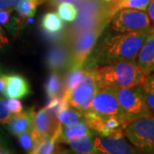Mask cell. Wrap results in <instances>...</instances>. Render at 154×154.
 Wrapping results in <instances>:
<instances>
[{"instance_id": "obj_26", "label": "cell", "mask_w": 154, "mask_h": 154, "mask_svg": "<svg viewBox=\"0 0 154 154\" xmlns=\"http://www.w3.org/2000/svg\"><path fill=\"white\" fill-rule=\"evenodd\" d=\"M5 104L12 115H17L23 111V105L19 99H8L5 101Z\"/></svg>"}, {"instance_id": "obj_35", "label": "cell", "mask_w": 154, "mask_h": 154, "mask_svg": "<svg viewBox=\"0 0 154 154\" xmlns=\"http://www.w3.org/2000/svg\"><path fill=\"white\" fill-rule=\"evenodd\" d=\"M3 43H2V42H1V40H0V49H1V48H2V46H3Z\"/></svg>"}, {"instance_id": "obj_22", "label": "cell", "mask_w": 154, "mask_h": 154, "mask_svg": "<svg viewBox=\"0 0 154 154\" xmlns=\"http://www.w3.org/2000/svg\"><path fill=\"white\" fill-rule=\"evenodd\" d=\"M56 116H57V120L64 126L71 125L73 123H75L81 120H84L83 112L73 108L71 106L66 110H63L58 112L56 115Z\"/></svg>"}, {"instance_id": "obj_12", "label": "cell", "mask_w": 154, "mask_h": 154, "mask_svg": "<svg viewBox=\"0 0 154 154\" xmlns=\"http://www.w3.org/2000/svg\"><path fill=\"white\" fill-rule=\"evenodd\" d=\"M96 152L109 154H128L137 152V149L124 140V136H96L93 139Z\"/></svg>"}, {"instance_id": "obj_20", "label": "cell", "mask_w": 154, "mask_h": 154, "mask_svg": "<svg viewBox=\"0 0 154 154\" xmlns=\"http://www.w3.org/2000/svg\"><path fill=\"white\" fill-rule=\"evenodd\" d=\"M85 74H86L85 68H77V69H69L63 79L64 92L70 91L74 88H75L77 85L82 81L85 76Z\"/></svg>"}, {"instance_id": "obj_27", "label": "cell", "mask_w": 154, "mask_h": 154, "mask_svg": "<svg viewBox=\"0 0 154 154\" xmlns=\"http://www.w3.org/2000/svg\"><path fill=\"white\" fill-rule=\"evenodd\" d=\"M12 117H13V115L10 112V110H8L5 101L0 99V123L8 125L9 122L11 121Z\"/></svg>"}, {"instance_id": "obj_1", "label": "cell", "mask_w": 154, "mask_h": 154, "mask_svg": "<svg viewBox=\"0 0 154 154\" xmlns=\"http://www.w3.org/2000/svg\"><path fill=\"white\" fill-rule=\"evenodd\" d=\"M151 30L107 33L93 50L83 68L92 69L122 61L135 62Z\"/></svg>"}, {"instance_id": "obj_32", "label": "cell", "mask_w": 154, "mask_h": 154, "mask_svg": "<svg viewBox=\"0 0 154 154\" xmlns=\"http://www.w3.org/2000/svg\"><path fill=\"white\" fill-rule=\"evenodd\" d=\"M6 82H7V75L0 74V94H3L5 93V89L6 87Z\"/></svg>"}, {"instance_id": "obj_28", "label": "cell", "mask_w": 154, "mask_h": 154, "mask_svg": "<svg viewBox=\"0 0 154 154\" xmlns=\"http://www.w3.org/2000/svg\"><path fill=\"white\" fill-rule=\"evenodd\" d=\"M83 1L84 0H46L45 2L48 3L50 7H51V8H57V6L59 5L61 3H63V2H69V3L74 4L76 7H78L82 3Z\"/></svg>"}, {"instance_id": "obj_6", "label": "cell", "mask_w": 154, "mask_h": 154, "mask_svg": "<svg viewBox=\"0 0 154 154\" xmlns=\"http://www.w3.org/2000/svg\"><path fill=\"white\" fill-rule=\"evenodd\" d=\"M110 30L118 33L149 31L152 28L146 11L135 9H122L110 20Z\"/></svg>"}, {"instance_id": "obj_31", "label": "cell", "mask_w": 154, "mask_h": 154, "mask_svg": "<svg viewBox=\"0 0 154 154\" xmlns=\"http://www.w3.org/2000/svg\"><path fill=\"white\" fill-rule=\"evenodd\" d=\"M147 14H148L149 18L152 22V28H154V0H152L150 5H149L148 8H147Z\"/></svg>"}, {"instance_id": "obj_21", "label": "cell", "mask_w": 154, "mask_h": 154, "mask_svg": "<svg viewBox=\"0 0 154 154\" xmlns=\"http://www.w3.org/2000/svg\"><path fill=\"white\" fill-rule=\"evenodd\" d=\"M42 3H44L43 0H21L19 5L16 7V10L19 17L27 20L28 17H33L37 7Z\"/></svg>"}, {"instance_id": "obj_17", "label": "cell", "mask_w": 154, "mask_h": 154, "mask_svg": "<svg viewBox=\"0 0 154 154\" xmlns=\"http://www.w3.org/2000/svg\"><path fill=\"white\" fill-rule=\"evenodd\" d=\"M45 90L49 99L54 97H59L63 94L64 83L60 73L51 71L45 84Z\"/></svg>"}, {"instance_id": "obj_5", "label": "cell", "mask_w": 154, "mask_h": 154, "mask_svg": "<svg viewBox=\"0 0 154 154\" xmlns=\"http://www.w3.org/2000/svg\"><path fill=\"white\" fill-rule=\"evenodd\" d=\"M123 133L137 150L154 153V116H146L127 122L123 127Z\"/></svg>"}, {"instance_id": "obj_33", "label": "cell", "mask_w": 154, "mask_h": 154, "mask_svg": "<svg viewBox=\"0 0 154 154\" xmlns=\"http://www.w3.org/2000/svg\"><path fill=\"white\" fill-rule=\"evenodd\" d=\"M0 40H1V42L4 45H6L9 43V39L6 37L5 31L3 30V28H1V26H0Z\"/></svg>"}, {"instance_id": "obj_34", "label": "cell", "mask_w": 154, "mask_h": 154, "mask_svg": "<svg viewBox=\"0 0 154 154\" xmlns=\"http://www.w3.org/2000/svg\"><path fill=\"white\" fill-rule=\"evenodd\" d=\"M99 1H102V2H110L111 0H99Z\"/></svg>"}, {"instance_id": "obj_7", "label": "cell", "mask_w": 154, "mask_h": 154, "mask_svg": "<svg viewBox=\"0 0 154 154\" xmlns=\"http://www.w3.org/2000/svg\"><path fill=\"white\" fill-rule=\"evenodd\" d=\"M99 89V83L90 69H86L83 80L70 91L63 93L69 105L82 112L87 111L95 94Z\"/></svg>"}, {"instance_id": "obj_14", "label": "cell", "mask_w": 154, "mask_h": 154, "mask_svg": "<svg viewBox=\"0 0 154 154\" xmlns=\"http://www.w3.org/2000/svg\"><path fill=\"white\" fill-rule=\"evenodd\" d=\"M31 94L29 83L21 75H7L4 96L8 99H23Z\"/></svg>"}, {"instance_id": "obj_13", "label": "cell", "mask_w": 154, "mask_h": 154, "mask_svg": "<svg viewBox=\"0 0 154 154\" xmlns=\"http://www.w3.org/2000/svg\"><path fill=\"white\" fill-rule=\"evenodd\" d=\"M135 62L146 75L154 72V28L149 32Z\"/></svg>"}, {"instance_id": "obj_18", "label": "cell", "mask_w": 154, "mask_h": 154, "mask_svg": "<svg viewBox=\"0 0 154 154\" xmlns=\"http://www.w3.org/2000/svg\"><path fill=\"white\" fill-rule=\"evenodd\" d=\"M93 134H86L82 137L67 140L65 143L69 145L72 148L79 153H95L94 147Z\"/></svg>"}, {"instance_id": "obj_16", "label": "cell", "mask_w": 154, "mask_h": 154, "mask_svg": "<svg viewBox=\"0 0 154 154\" xmlns=\"http://www.w3.org/2000/svg\"><path fill=\"white\" fill-rule=\"evenodd\" d=\"M90 134L93 133L91 132V129L87 124V122L85 120H81L71 125H63V132L59 138V142L65 143L67 140L82 137L83 135Z\"/></svg>"}, {"instance_id": "obj_23", "label": "cell", "mask_w": 154, "mask_h": 154, "mask_svg": "<svg viewBox=\"0 0 154 154\" xmlns=\"http://www.w3.org/2000/svg\"><path fill=\"white\" fill-rule=\"evenodd\" d=\"M57 14L66 22H72L78 17V8L69 2H63L57 6Z\"/></svg>"}, {"instance_id": "obj_30", "label": "cell", "mask_w": 154, "mask_h": 154, "mask_svg": "<svg viewBox=\"0 0 154 154\" xmlns=\"http://www.w3.org/2000/svg\"><path fill=\"white\" fill-rule=\"evenodd\" d=\"M12 153V151L8 146L4 136L0 134V154Z\"/></svg>"}, {"instance_id": "obj_2", "label": "cell", "mask_w": 154, "mask_h": 154, "mask_svg": "<svg viewBox=\"0 0 154 154\" xmlns=\"http://www.w3.org/2000/svg\"><path fill=\"white\" fill-rule=\"evenodd\" d=\"M99 88H132L141 86L147 75L136 62L122 61L90 69Z\"/></svg>"}, {"instance_id": "obj_25", "label": "cell", "mask_w": 154, "mask_h": 154, "mask_svg": "<svg viewBox=\"0 0 154 154\" xmlns=\"http://www.w3.org/2000/svg\"><path fill=\"white\" fill-rule=\"evenodd\" d=\"M18 140H19V143L22 148L30 153L34 146V144H35V140L32 134L31 130L26 131V132L21 134L20 135H18Z\"/></svg>"}, {"instance_id": "obj_10", "label": "cell", "mask_w": 154, "mask_h": 154, "mask_svg": "<svg viewBox=\"0 0 154 154\" xmlns=\"http://www.w3.org/2000/svg\"><path fill=\"white\" fill-rule=\"evenodd\" d=\"M60 122L51 110L43 107L38 111L34 110L31 132L35 142L42 138L51 137L56 132Z\"/></svg>"}, {"instance_id": "obj_4", "label": "cell", "mask_w": 154, "mask_h": 154, "mask_svg": "<svg viewBox=\"0 0 154 154\" xmlns=\"http://www.w3.org/2000/svg\"><path fill=\"white\" fill-rule=\"evenodd\" d=\"M103 31V28H90L67 38L66 41L69 45L71 54L69 69L83 68Z\"/></svg>"}, {"instance_id": "obj_11", "label": "cell", "mask_w": 154, "mask_h": 154, "mask_svg": "<svg viewBox=\"0 0 154 154\" xmlns=\"http://www.w3.org/2000/svg\"><path fill=\"white\" fill-rule=\"evenodd\" d=\"M71 63L69 45L66 40L54 42L46 55V65L51 71H68Z\"/></svg>"}, {"instance_id": "obj_37", "label": "cell", "mask_w": 154, "mask_h": 154, "mask_svg": "<svg viewBox=\"0 0 154 154\" xmlns=\"http://www.w3.org/2000/svg\"><path fill=\"white\" fill-rule=\"evenodd\" d=\"M45 1H46V0H43V2H45Z\"/></svg>"}, {"instance_id": "obj_29", "label": "cell", "mask_w": 154, "mask_h": 154, "mask_svg": "<svg viewBox=\"0 0 154 154\" xmlns=\"http://www.w3.org/2000/svg\"><path fill=\"white\" fill-rule=\"evenodd\" d=\"M21 0H0V11L6 9H16Z\"/></svg>"}, {"instance_id": "obj_3", "label": "cell", "mask_w": 154, "mask_h": 154, "mask_svg": "<svg viewBox=\"0 0 154 154\" xmlns=\"http://www.w3.org/2000/svg\"><path fill=\"white\" fill-rule=\"evenodd\" d=\"M126 122L140 117L153 116L146 105L142 86L114 88Z\"/></svg>"}, {"instance_id": "obj_36", "label": "cell", "mask_w": 154, "mask_h": 154, "mask_svg": "<svg viewBox=\"0 0 154 154\" xmlns=\"http://www.w3.org/2000/svg\"><path fill=\"white\" fill-rule=\"evenodd\" d=\"M152 75V76L154 78V72H153V73H152V75Z\"/></svg>"}, {"instance_id": "obj_9", "label": "cell", "mask_w": 154, "mask_h": 154, "mask_svg": "<svg viewBox=\"0 0 154 154\" xmlns=\"http://www.w3.org/2000/svg\"><path fill=\"white\" fill-rule=\"evenodd\" d=\"M88 110L102 116H116L123 118V113L114 88H99Z\"/></svg>"}, {"instance_id": "obj_19", "label": "cell", "mask_w": 154, "mask_h": 154, "mask_svg": "<svg viewBox=\"0 0 154 154\" xmlns=\"http://www.w3.org/2000/svg\"><path fill=\"white\" fill-rule=\"evenodd\" d=\"M152 0H111V6L116 13L122 9H135L140 11H147Z\"/></svg>"}, {"instance_id": "obj_24", "label": "cell", "mask_w": 154, "mask_h": 154, "mask_svg": "<svg viewBox=\"0 0 154 154\" xmlns=\"http://www.w3.org/2000/svg\"><path fill=\"white\" fill-rule=\"evenodd\" d=\"M144 90V96L146 105L149 110L154 116V78L147 75L144 83L141 85Z\"/></svg>"}, {"instance_id": "obj_15", "label": "cell", "mask_w": 154, "mask_h": 154, "mask_svg": "<svg viewBox=\"0 0 154 154\" xmlns=\"http://www.w3.org/2000/svg\"><path fill=\"white\" fill-rule=\"evenodd\" d=\"M33 113L34 109L32 108L17 115H13L11 121L8 124L10 132L18 136L22 133L30 130L33 124Z\"/></svg>"}, {"instance_id": "obj_8", "label": "cell", "mask_w": 154, "mask_h": 154, "mask_svg": "<svg viewBox=\"0 0 154 154\" xmlns=\"http://www.w3.org/2000/svg\"><path fill=\"white\" fill-rule=\"evenodd\" d=\"M83 117L90 129L100 136H125L123 127L126 125V122L122 117L102 116L91 110L84 111Z\"/></svg>"}]
</instances>
